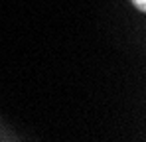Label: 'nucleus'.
Listing matches in <instances>:
<instances>
[{
    "mask_svg": "<svg viewBox=\"0 0 146 142\" xmlns=\"http://www.w3.org/2000/svg\"><path fill=\"white\" fill-rule=\"evenodd\" d=\"M132 4H134L140 12H144V10H146V0H132Z\"/></svg>",
    "mask_w": 146,
    "mask_h": 142,
    "instance_id": "f257e3e1",
    "label": "nucleus"
}]
</instances>
